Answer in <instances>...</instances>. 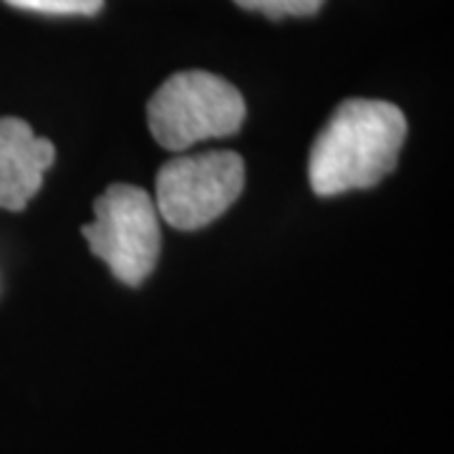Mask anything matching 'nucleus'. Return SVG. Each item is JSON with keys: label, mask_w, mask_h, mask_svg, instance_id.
I'll return each mask as SVG.
<instances>
[{"label": "nucleus", "mask_w": 454, "mask_h": 454, "mask_svg": "<svg viewBox=\"0 0 454 454\" xmlns=\"http://www.w3.org/2000/svg\"><path fill=\"white\" fill-rule=\"evenodd\" d=\"M404 139L406 116L399 106L376 98L343 101L310 149V190L333 197L379 184L394 172Z\"/></svg>", "instance_id": "1"}, {"label": "nucleus", "mask_w": 454, "mask_h": 454, "mask_svg": "<svg viewBox=\"0 0 454 454\" xmlns=\"http://www.w3.org/2000/svg\"><path fill=\"white\" fill-rule=\"evenodd\" d=\"M245 114L243 94L210 71H179L169 76L146 106L152 137L169 152L232 137L243 127Z\"/></svg>", "instance_id": "2"}, {"label": "nucleus", "mask_w": 454, "mask_h": 454, "mask_svg": "<svg viewBox=\"0 0 454 454\" xmlns=\"http://www.w3.org/2000/svg\"><path fill=\"white\" fill-rule=\"evenodd\" d=\"M83 235L124 286H142L160 260V215L154 200L134 184H112L98 197L94 223L83 225Z\"/></svg>", "instance_id": "3"}, {"label": "nucleus", "mask_w": 454, "mask_h": 454, "mask_svg": "<svg viewBox=\"0 0 454 454\" xmlns=\"http://www.w3.org/2000/svg\"><path fill=\"white\" fill-rule=\"evenodd\" d=\"M245 187V162L235 152L169 160L157 172L154 207L175 230H200L232 207Z\"/></svg>", "instance_id": "4"}, {"label": "nucleus", "mask_w": 454, "mask_h": 454, "mask_svg": "<svg viewBox=\"0 0 454 454\" xmlns=\"http://www.w3.org/2000/svg\"><path fill=\"white\" fill-rule=\"evenodd\" d=\"M56 160L49 139L35 137L31 124L16 116L0 119V210L20 212Z\"/></svg>", "instance_id": "5"}, {"label": "nucleus", "mask_w": 454, "mask_h": 454, "mask_svg": "<svg viewBox=\"0 0 454 454\" xmlns=\"http://www.w3.org/2000/svg\"><path fill=\"white\" fill-rule=\"evenodd\" d=\"M18 11H31L41 16H97L104 0H3Z\"/></svg>", "instance_id": "6"}, {"label": "nucleus", "mask_w": 454, "mask_h": 454, "mask_svg": "<svg viewBox=\"0 0 454 454\" xmlns=\"http://www.w3.org/2000/svg\"><path fill=\"white\" fill-rule=\"evenodd\" d=\"M245 11H255L262 16L280 20V18L316 16L324 8L325 0H235Z\"/></svg>", "instance_id": "7"}]
</instances>
